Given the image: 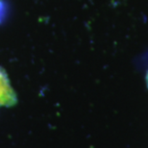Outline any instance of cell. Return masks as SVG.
Returning a JSON list of instances; mask_svg holds the SVG:
<instances>
[{"label": "cell", "instance_id": "1", "mask_svg": "<svg viewBox=\"0 0 148 148\" xmlns=\"http://www.w3.org/2000/svg\"><path fill=\"white\" fill-rule=\"evenodd\" d=\"M16 103V95L7 74L0 69V107H12Z\"/></svg>", "mask_w": 148, "mask_h": 148}]
</instances>
